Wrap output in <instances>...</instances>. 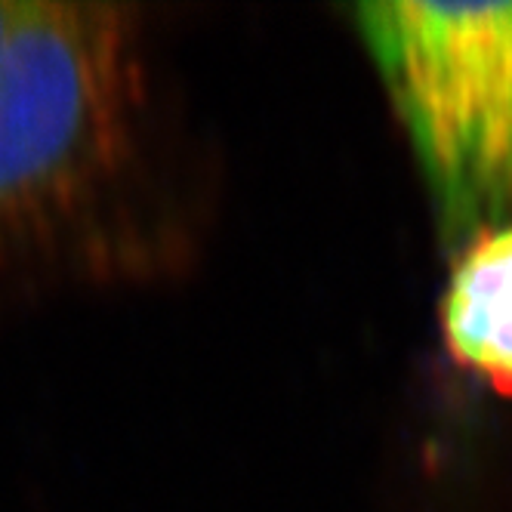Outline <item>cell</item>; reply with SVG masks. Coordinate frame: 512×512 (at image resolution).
<instances>
[{
  "instance_id": "obj_2",
  "label": "cell",
  "mask_w": 512,
  "mask_h": 512,
  "mask_svg": "<svg viewBox=\"0 0 512 512\" xmlns=\"http://www.w3.org/2000/svg\"><path fill=\"white\" fill-rule=\"evenodd\" d=\"M411 142L442 244L512 226V4L352 7Z\"/></svg>"
},
{
  "instance_id": "obj_3",
  "label": "cell",
  "mask_w": 512,
  "mask_h": 512,
  "mask_svg": "<svg viewBox=\"0 0 512 512\" xmlns=\"http://www.w3.org/2000/svg\"><path fill=\"white\" fill-rule=\"evenodd\" d=\"M442 331L457 364L512 398V226L454 253Z\"/></svg>"
},
{
  "instance_id": "obj_1",
  "label": "cell",
  "mask_w": 512,
  "mask_h": 512,
  "mask_svg": "<svg viewBox=\"0 0 512 512\" xmlns=\"http://www.w3.org/2000/svg\"><path fill=\"white\" fill-rule=\"evenodd\" d=\"M139 108L130 7L16 0L0 25V232L56 223L108 186Z\"/></svg>"
},
{
  "instance_id": "obj_4",
  "label": "cell",
  "mask_w": 512,
  "mask_h": 512,
  "mask_svg": "<svg viewBox=\"0 0 512 512\" xmlns=\"http://www.w3.org/2000/svg\"><path fill=\"white\" fill-rule=\"evenodd\" d=\"M16 10V0H0V25H4Z\"/></svg>"
}]
</instances>
